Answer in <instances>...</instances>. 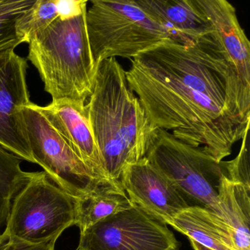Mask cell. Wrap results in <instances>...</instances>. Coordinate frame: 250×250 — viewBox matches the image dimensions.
Masks as SVG:
<instances>
[{"mask_svg": "<svg viewBox=\"0 0 250 250\" xmlns=\"http://www.w3.org/2000/svg\"><path fill=\"white\" fill-rule=\"evenodd\" d=\"M130 61L128 87L156 129L219 162L250 129V87L216 33L191 45L169 39Z\"/></svg>", "mask_w": 250, "mask_h": 250, "instance_id": "obj_1", "label": "cell"}, {"mask_svg": "<svg viewBox=\"0 0 250 250\" xmlns=\"http://www.w3.org/2000/svg\"><path fill=\"white\" fill-rule=\"evenodd\" d=\"M85 109L108 178L146 156L156 128L150 124L116 58L99 64Z\"/></svg>", "mask_w": 250, "mask_h": 250, "instance_id": "obj_2", "label": "cell"}, {"mask_svg": "<svg viewBox=\"0 0 250 250\" xmlns=\"http://www.w3.org/2000/svg\"><path fill=\"white\" fill-rule=\"evenodd\" d=\"M58 17L30 41L27 59L37 68L52 102L85 106L93 90L97 66L86 26V13Z\"/></svg>", "mask_w": 250, "mask_h": 250, "instance_id": "obj_3", "label": "cell"}, {"mask_svg": "<svg viewBox=\"0 0 250 250\" xmlns=\"http://www.w3.org/2000/svg\"><path fill=\"white\" fill-rule=\"evenodd\" d=\"M86 26L95 64L109 58L132 59L172 39L170 33L136 0H93Z\"/></svg>", "mask_w": 250, "mask_h": 250, "instance_id": "obj_4", "label": "cell"}, {"mask_svg": "<svg viewBox=\"0 0 250 250\" xmlns=\"http://www.w3.org/2000/svg\"><path fill=\"white\" fill-rule=\"evenodd\" d=\"M145 157L173 184L188 206H199L224 219L219 187L225 176L223 165L205 151L156 130Z\"/></svg>", "mask_w": 250, "mask_h": 250, "instance_id": "obj_5", "label": "cell"}, {"mask_svg": "<svg viewBox=\"0 0 250 250\" xmlns=\"http://www.w3.org/2000/svg\"><path fill=\"white\" fill-rule=\"evenodd\" d=\"M52 182L45 172H32L13 200L0 243L5 239L31 244L56 241L75 225L74 197Z\"/></svg>", "mask_w": 250, "mask_h": 250, "instance_id": "obj_6", "label": "cell"}, {"mask_svg": "<svg viewBox=\"0 0 250 250\" xmlns=\"http://www.w3.org/2000/svg\"><path fill=\"white\" fill-rule=\"evenodd\" d=\"M22 113L35 162L61 189L78 198L102 181L36 109V104L22 108Z\"/></svg>", "mask_w": 250, "mask_h": 250, "instance_id": "obj_7", "label": "cell"}, {"mask_svg": "<svg viewBox=\"0 0 250 250\" xmlns=\"http://www.w3.org/2000/svg\"><path fill=\"white\" fill-rule=\"evenodd\" d=\"M167 225L133 205L80 233L77 250H178Z\"/></svg>", "mask_w": 250, "mask_h": 250, "instance_id": "obj_8", "label": "cell"}, {"mask_svg": "<svg viewBox=\"0 0 250 250\" xmlns=\"http://www.w3.org/2000/svg\"><path fill=\"white\" fill-rule=\"evenodd\" d=\"M27 67V60L15 49L0 50V145L20 159L36 164L22 113V108L31 104Z\"/></svg>", "mask_w": 250, "mask_h": 250, "instance_id": "obj_9", "label": "cell"}, {"mask_svg": "<svg viewBox=\"0 0 250 250\" xmlns=\"http://www.w3.org/2000/svg\"><path fill=\"white\" fill-rule=\"evenodd\" d=\"M119 181L134 205L165 225H170L189 207L170 181L146 157L125 167Z\"/></svg>", "mask_w": 250, "mask_h": 250, "instance_id": "obj_10", "label": "cell"}, {"mask_svg": "<svg viewBox=\"0 0 250 250\" xmlns=\"http://www.w3.org/2000/svg\"><path fill=\"white\" fill-rule=\"evenodd\" d=\"M36 109L99 179H109L105 172L85 106L72 102H51Z\"/></svg>", "mask_w": 250, "mask_h": 250, "instance_id": "obj_11", "label": "cell"}, {"mask_svg": "<svg viewBox=\"0 0 250 250\" xmlns=\"http://www.w3.org/2000/svg\"><path fill=\"white\" fill-rule=\"evenodd\" d=\"M194 2L211 23L240 78L250 87V43L238 21L236 10L226 0H194Z\"/></svg>", "mask_w": 250, "mask_h": 250, "instance_id": "obj_12", "label": "cell"}, {"mask_svg": "<svg viewBox=\"0 0 250 250\" xmlns=\"http://www.w3.org/2000/svg\"><path fill=\"white\" fill-rule=\"evenodd\" d=\"M172 36L184 45L201 42L214 34L213 25L194 0H137Z\"/></svg>", "mask_w": 250, "mask_h": 250, "instance_id": "obj_13", "label": "cell"}, {"mask_svg": "<svg viewBox=\"0 0 250 250\" xmlns=\"http://www.w3.org/2000/svg\"><path fill=\"white\" fill-rule=\"evenodd\" d=\"M133 205L119 180L97 181L84 195L74 199V225L82 233L102 219Z\"/></svg>", "mask_w": 250, "mask_h": 250, "instance_id": "obj_14", "label": "cell"}, {"mask_svg": "<svg viewBox=\"0 0 250 250\" xmlns=\"http://www.w3.org/2000/svg\"><path fill=\"white\" fill-rule=\"evenodd\" d=\"M169 226L213 250H235L223 219L199 206H189L174 218Z\"/></svg>", "mask_w": 250, "mask_h": 250, "instance_id": "obj_15", "label": "cell"}, {"mask_svg": "<svg viewBox=\"0 0 250 250\" xmlns=\"http://www.w3.org/2000/svg\"><path fill=\"white\" fill-rule=\"evenodd\" d=\"M225 227L235 250H250V189L224 176L219 187Z\"/></svg>", "mask_w": 250, "mask_h": 250, "instance_id": "obj_16", "label": "cell"}, {"mask_svg": "<svg viewBox=\"0 0 250 250\" xmlns=\"http://www.w3.org/2000/svg\"><path fill=\"white\" fill-rule=\"evenodd\" d=\"M21 159L0 145V235L6 228L14 197L32 172L23 171Z\"/></svg>", "mask_w": 250, "mask_h": 250, "instance_id": "obj_17", "label": "cell"}, {"mask_svg": "<svg viewBox=\"0 0 250 250\" xmlns=\"http://www.w3.org/2000/svg\"><path fill=\"white\" fill-rule=\"evenodd\" d=\"M59 17L57 0H36L16 21V34L24 43H29L36 35L44 30Z\"/></svg>", "mask_w": 250, "mask_h": 250, "instance_id": "obj_18", "label": "cell"}, {"mask_svg": "<svg viewBox=\"0 0 250 250\" xmlns=\"http://www.w3.org/2000/svg\"><path fill=\"white\" fill-rule=\"evenodd\" d=\"M36 0H0V50L16 49L24 43L16 34L15 23Z\"/></svg>", "mask_w": 250, "mask_h": 250, "instance_id": "obj_19", "label": "cell"}, {"mask_svg": "<svg viewBox=\"0 0 250 250\" xmlns=\"http://www.w3.org/2000/svg\"><path fill=\"white\" fill-rule=\"evenodd\" d=\"M248 131L243 137L241 149L235 159L228 162L222 161L225 176L230 182L239 184L250 189V143Z\"/></svg>", "mask_w": 250, "mask_h": 250, "instance_id": "obj_20", "label": "cell"}, {"mask_svg": "<svg viewBox=\"0 0 250 250\" xmlns=\"http://www.w3.org/2000/svg\"><path fill=\"white\" fill-rule=\"evenodd\" d=\"M56 241L46 244H31L15 239H5L0 243V250H55Z\"/></svg>", "mask_w": 250, "mask_h": 250, "instance_id": "obj_21", "label": "cell"}, {"mask_svg": "<svg viewBox=\"0 0 250 250\" xmlns=\"http://www.w3.org/2000/svg\"><path fill=\"white\" fill-rule=\"evenodd\" d=\"M189 240L191 247L194 249V250H211V249L208 248V247L202 245V244H199V243H197V241H194V240Z\"/></svg>", "mask_w": 250, "mask_h": 250, "instance_id": "obj_22", "label": "cell"}]
</instances>
